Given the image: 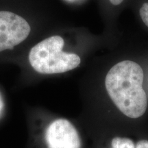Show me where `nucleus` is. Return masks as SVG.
Listing matches in <instances>:
<instances>
[{"label": "nucleus", "mask_w": 148, "mask_h": 148, "mask_svg": "<svg viewBox=\"0 0 148 148\" xmlns=\"http://www.w3.org/2000/svg\"><path fill=\"white\" fill-rule=\"evenodd\" d=\"M109 1H110V3H112V4L117 5H119L120 3H121L122 2H123V0H109Z\"/></svg>", "instance_id": "nucleus-8"}, {"label": "nucleus", "mask_w": 148, "mask_h": 148, "mask_svg": "<svg viewBox=\"0 0 148 148\" xmlns=\"http://www.w3.org/2000/svg\"><path fill=\"white\" fill-rule=\"evenodd\" d=\"M143 79V69L132 60L116 64L105 79V86L110 99L122 113L132 119L143 116L147 110Z\"/></svg>", "instance_id": "nucleus-1"}, {"label": "nucleus", "mask_w": 148, "mask_h": 148, "mask_svg": "<svg viewBox=\"0 0 148 148\" xmlns=\"http://www.w3.org/2000/svg\"><path fill=\"white\" fill-rule=\"evenodd\" d=\"M30 31V25L22 16L9 11H0V52L21 43Z\"/></svg>", "instance_id": "nucleus-4"}, {"label": "nucleus", "mask_w": 148, "mask_h": 148, "mask_svg": "<svg viewBox=\"0 0 148 148\" xmlns=\"http://www.w3.org/2000/svg\"><path fill=\"white\" fill-rule=\"evenodd\" d=\"M64 41L60 36H53L34 45L29 53V64L40 74H56L77 68L81 62L78 55L62 51Z\"/></svg>", "instance_id": "nucleus-2"}, {"label": "nucleus", "mask_w": 148, "mask_h": 148, "mask_svg": "<svg viewBox=\"0 0 148 148\" xmlns=\"http://www.w3.org/2000/svg\"><path fill=\"white\" fill-rule=\"evenodd\" d=\"M45 148H82L76 127L68 119L59 118L47 125L43 133Z\"/></svg>", "instance_id": "nucleus-3"}, {"label": "nucleus", "mask_w": 148, "mask_h": 148, "mask_svg": "<svg viewBox=\"0 0 148 148\" xmlns=\"http://www.w3.org/2000/svg\"><path fill=\"white\" fill-rule=\"evenodd\" d=\"M139 13L142 21L148 27V2L143 3L140 8Z\"/></svg>", "instance_id": "nucleus-6"}, {"label": "nucleus", "mask_w": 148, "mask_h": 148, "mask_svg": "<svg viewBox=\"0 0 148 148\" xmlns=\"http://www.w3.org/2000/svg\"><path fill=\"white\" fill-rule=\"evenodd\" d=\"M111 148H135V145L130 138L114 137L111 141Z\"/></svg>", "instance_id": "nucleus-5"}, {"label": "nucleus", "mask_w": 148, "mask_h": 148, "mask_svg": "<svg viewBox=\"0 0 148 148\" xmlns=\"http://www.w3.org/2000/svg\"><path fill=\"white\" fill-rule=\"evenodd\" d=\"M135 148H148V140H141L137 142Z\"/></svg>", "instance_id": "nucleus-7"}]
</instances>
